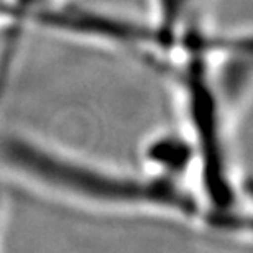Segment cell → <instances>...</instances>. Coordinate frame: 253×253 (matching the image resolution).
<instances>
[{"label":"cell","instance_id":"cell-1","mask_svg":"<svg viewBox=\"0 0 253 253\" xmlns=\"http://www.w3.org/2000/svg\"><path fill=\"white\" fill-rule=\"evenodd\" d=\"M0 160L12 171H18L23 179L42 183L44 189L59 192L63 196L83 197L84 202L100 206H146V204H168L174 209L184 211L174 201L181 202L189 211L194 209L191 202L179 199L173 192L163 191L158 183L136 181L128 176L115 174L94 165L79 163L76 160L49 150L48 146L20 136L8 138L0 145ZM81 201V202H83Z\"/></svg>","mask_w":253,"mask_h":253}]
</instances>
